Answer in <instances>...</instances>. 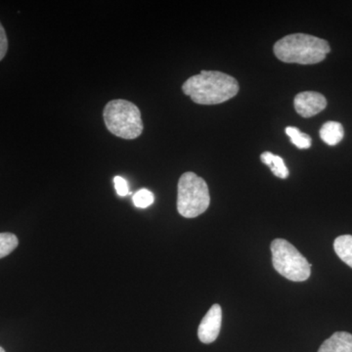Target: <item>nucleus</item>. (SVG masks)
Returning <instances> with one entry per match:
<instances>
[{
    "label": "nucleus",
    "instance_id": "nucleus-4",
    "mask_svg": "<svg viewBox=\"0 0 352 352\" xmlns=\"http://www.w3.org/2000/svg\"><path fill=\"white\" fill-rule=\"evenodd\" d=\"M207 182L194 173H183L178 182L177 210L186 219L199 217L210 207Z\"/></svg>",
    "mask_w": 352,
    "mask_h": 352
},
{
    "label": "nucleus",
    "instance_id": "nucleus-7",
    "mask_svg": "<svg viewBox=\"0 0 352 352\" xmlns=\"http://www.w3.org/2000/svg\"><path fill=\"white\" fill-rule=\"evenodd\" d=\"M222 310L219 305H214L201 320L198 337L203 344H212L219 337L221 329Z\"/></svg>",
    "mask_w": 352,
    "mask_h": 352
},
{
    "label": "nucleus",
    "instance_id": "nucleus-10",
    "mask_svg": "<svg viewBox=\"0 0 352 352\" xmlns=\"http://www.w3.org/2000/svg\"><path fill=\"white\" fill-rule=\"evenodd\" d=\"M261 160L264 164L270 166L273 175L277 176V177L282 178V179L288 177L289 175V170L281 157L270 152H263L261 154Z\"/></svg>",
    "mask_w": 352,
    "mask_h": 352
},
{
    "label": "nucleus",
    "instance_id": "nucleus-8",
    "mask_svg": "<svg viewBox=\"0 0 352 352\" xmlns=\"http://www.w3.org/2000/svg\"><path fill=\"white\" fill-rule=\"evenodd\" d=\"M318 352H352V335L347 332L333 333L326 340Z\"/></svg>",
    "mask_w": 352,
    "mask_h": 352
},
{
    "label": "nucleus",
    "instance_id": "nucleus-14",
    "mask_svg": "<svg viewBox=\"0 0 352 352\" xmlns=\"http://www.w3.org/2000/svg\"><path fill=\"white\" fill-rule=\"evenodd\" d=\"M155 197L151 191L147 189H141L136 192L132 197L134 206L139 208H146L150 207L154 203Z\"/></svg>",
    "mask_w": 352,
    "mask_h": 352
},
{
    "label": "nucleus",
    "instance_id": "nucleus-6",
    "mask_svg": "<svg viewBox=\"0 0 352 352\" xmlns=\"http://www.w3.org/2000/svg\"><path fill=\"white\" fill-rule=\"evenodd\" d=\"M294 105L296 113L302 118H311L327 107V100L323 94L316 91L300 92L295 97Z\"/></svg>",
    "mask_w": 352,
    "mask_h": 352
},
{
    "label": "nucleus",
    "instance_id": "nucleus-9",
    "mask_svg": "<svg viewBox=\"0 0 352 352\" xmlns=\"http://www.w3.org/2000/svg\"><path fill=\"white\" fill-rule=\"evenodd\" d=\"M344 136V129L342 124L338 122H327L322 126L320 138L327 145L339 144Z\"/></svg>",
    "mask_w": 352,
    "mask_h": 352
},
{
    "label": "nucleus",
    "instance_id": "nucleus-17",
    "mask_svg": "<svg viewBox=\"0 0 352 352\" xmlns=\"http://www.w3.org/2000/svg\"><path fill=\"white\" fill-rule=\"evenodd\" d=\"M0 352H6L3 349H2L1 346H0Z\"/></svg>",
    "mask_w": 352,
    "mask_h": 352
},
{
    "label": "nucleus",
    "instance_id": "nucleus-12",
    "mask_svg": "<svg viewBox=\"0 0 352 352\" xmlns=\"http://www.w3.org/2000/svg\"><path fill=\"white\" fill-rule=\"evenodd\" d=\"M286 134L291 139L292 143L298 149H308L311 147L312 139L307 133L294 126L286 127Z\"/></svg>",
    "mask_w": 352,
    "mask_h": 352
},
{
    "label": "nucleus",
    "instance_id": "nucleus-5",
    "mask_svg": "<svg viewBox=\"0 0 352 352\" xmlns=\"http://www.w3.org/2000/svg\"><path fill=\"white\" fill-rule=\"evenodd\" d=\"M270 249L273 266L282 276L294 282L307 281L310 277L311 265L288 241L275 239Z\"/></svg>",
    "mask_w": 352,
    "mask_h": 352
},
{
    "label": "nucleus",
    "instance_id": "nucleus-15",
    "mask_svg": "<svg viewBox=\"0 0 352 352\" xmlns=\"http://www.w3.org/2000/svg\"><path fill=\"white\" fill-rule=\"evenodd\" d=\"M113 182H115V188L117 190L118 195L124 197L129 194V184L124 177L116 176L113 178Z\"/></svg>",
    "mask_w": 352,
    "mask_h": 352
},
{
    "label": "nucleus",
    "instance_id": "nucleus-13",
    "mask_svg": "<svg viewBox=\"0 0 352 352\" xmlns=\"http://www.w3.org/2000/svg\"><path fill=\"white\" fill-rule=\"evenodd\" d=\"M19 241L12 233H0V258H6L18 247Z\"/></svg>",
    "mask_w": 352,
    "mask_h": 352
},
{
    "label": "nucleus",
    "instance_id": "nucleus-16",
    "mask_svg": "<svg viewBox=\"0 0 352 352\" xmlns=\"http://www.w3.org/2000/svg\"><path fill=\"white\" fill-rule=\"evenodd\" d=\"M7 50H8V41H7L6 30L0 23V61L6 57Z\"/></svg>",
    "mask_w": 352,
    "mask_h": 352
},
{
    "label": "nucleus",
    "instance_id": "nucleus-3",
    "mask_svg": "<svg viewBox=\"0 0 352 352\" xmlns=\"http://www.w3.org/2000/svg\"><path fill=\"white\" fill-rule=\"evenodd\" d=\"M103 118L108 131L117 138L132 140L142 134L140 110L131 101L116 99L109 102L104 108Z\"/></svg>",
    "mask_w": 352,
    "mask_h": 352
},
{
    "label": "nucleus",
    "instance_id": "nucleus-1",
    "mask_svg": "<svg viewBox=\"0 0 352 352\" xmlns=\"http://www.w3.org/2000/svg\"><path fill=\"white\" fill-rule=\"evenodd\" d=\"M182 91L200 105H217L230 100L239 92V83L233 76L217 71H201L189 78Z\"/></svg>",
    "mask_w": 352,
    "mask_h": 352
},
{
    "label": "nucleus",
    "instance_id": "nucleus-2",
    "mask_svg": "<svg viewBox=\"0 0 352 352\" xmlns=\"http://www.w3.org/2000/svg\"><path fill=\"white\" fill-rule=\"evenodd\" d=\"M275 56L289 64L314 65L325 60L331 47L325 39L305 34L284 36L274 44Z\"/></svg>",
    "mask_w": 352,
    "mask_h": 352
},
{
    "label": "nucleus",
    "instance_id": "nucleus-11",
    "mask_svg": "<svg viewBox=\"0 0 352 352\" xmlns=\"http://www.w3.org/2000/svg\"><path fill=\"white\" fill-rule=\"evenodd\" d=\"M336 254L352 268V235H342L333 242Z\"/></svg>",
    "mask_w": 352,
    "mask_h": 352
}]
</instances>
